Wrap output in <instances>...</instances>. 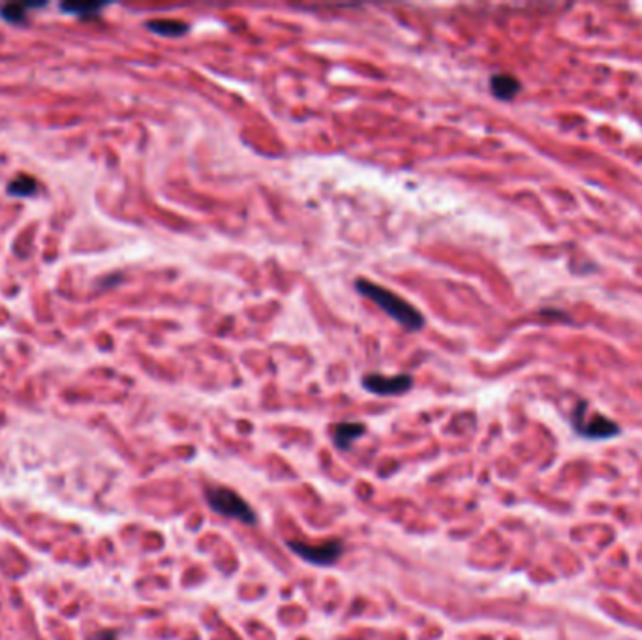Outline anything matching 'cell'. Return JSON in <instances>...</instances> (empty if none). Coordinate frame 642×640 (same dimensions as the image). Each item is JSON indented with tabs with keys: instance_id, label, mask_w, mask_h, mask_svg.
<instances>
[{
	"instance_id": "obj_9",
	"label": "cell",
	"mask_w": 642,
	"mask_h": 640,
	"mask_svg": "<svg viewBox=\"0 0 642 640\" xmlns=\"http://www.w3.org/2000/svg\"><path fill=\"white\" fill-rule=\"evenodd\" d=\"M8 192H10L12 196L17 197L34 196L38 192V182L36 179H32V177L21 175V177H17V179L12 180V182L8 185Z\"/></svg>"
},
{
	"instance_id": "obj_2",
	"label": "cell",
	"mask_w": 642,
	"mask_h": 640,
	"mask_svg": "<svg viewBox=\"0 0 642 640\" xmlns=\"http://www.w3.org/2000/svg\"><path fill=\"white\" fill-rule=\"evenodd\" d=\"M205 499L210 509L220 517L233 518L246 526L258 524V515L252 509V505L248 504L241 494L235 492L233 488L210 487L205 490Z\"/></svg>"
},
{
	"instance_id": "obj_10",
	"label": "cell",
	"mask_w": 642,
	"mask_h": 640,
	"mask_svg": "<svg viewBox=\"0 0 642 640\" xmlns=\"http://www.w3.org/2000/svg\"><path fill=\"white\" fill-rule=\"evenodd\" d=\"M32 6H40V4H8L2 10V17L6 21H12V23H17V21L25 19V12Z\"/></svg>"
},
{
	"instance_id": "obj_8",
	"label": "cell",
	"mask_w": 642,
	"mask_h": 640,
	"mask_svg": "<svg viewBox=\"0 0 642 640\" xmlns=\"http://www.w3.org/2000/svg\"><path fill=\"white\" fill-rule=\"evenodd\" d=\"M147 26L156 34L167 38H179L185 36L188 32V25L177 19H155V21H148Z\"/></svg>"
},
{
	"instance_id": "obj_4",
	"label": "cell",
	"mask_w": 642,
	"mask_h": 640,
	"mask_svg": "<svg viewBox=\"0 0 642 640\" xmlns=\"http://www.w3.org/2000/svg\"><path fill=\"white\" fill-rule=\"evenodd\" d=\"M586 412L588 404L586 402H581L579 406L574 407L573 417H571L574 430L579 432L581 436L588 437V439H606V437L620 434V426L614 421L606 419L605 415H599V413L588 417Z\"/></svg>"
},
{
	"instance_id": "obj_1",
	"label": "cell",
	"mask_w": 642,
	"mask_h": 640,
	"mask_svg": "<svg viewBox=\"0 0 642 640\" xmlns=\"http://www.w3.org/2000/svg\"><path fill=\"white\" fill-rule=\"evenodd\" d=\"M355 288H357L359 293H363L370 301L376 302L377 306L385 310L393 320H396L400 325L409 329V331H419L421 327L425 325V318H423L419 310L414 304L404 301L400 295H396L391 290H387V288L377 286V283L365 280V278H359L357 282H355Z\"/></svg>"
},
{
	"instance_id": "obj_3",
	"label": "cell",
	"mask_w": 642,
	"mask_h": 640,
	"mask_svg": "<svg viewBox=\"0 0 642 640\" xmlns=\"http://www.w3.org/2000/svg\"><path fill=\"white\" fill-rule=\"evenodd\" d=\"M285 547L291 552L299 556L301 560L308 561L310 565L318 567H331L342 558L344 554V543L340 539H331V541L321 543V545H308L303 541H285Z\"/></svg>"
},
{
	"instance_id": "obj_11",
	"label": "cell",
	"mask_w": 642,
	"mask_h": 640,
	"mask_svg": "<svg viewBox=\"0 0 642 640\" xmlns=\"http://www.w3.org/2000/svg\"><path fill=\"white\" fill-rule=\"evenodd\" d=\"M62 10L72 12L74 15H83V13H96L102 10V4H64Z\"/></svg>"
},
{
	"instance_id": "obj_6",
	"label": "cell",
	"mask_w": 642,
	"mask_h": 640,
	"mask_svg": "<svg viewBox=\"0 0 642 640\" xmlns=\"http://www.w3.org/2000/svg\"><path fill=\"white\" fill-rule=\"evenodd\" d=\"M366 426L363 423H338L333 426V444L336 449L347 451L359 437L365 436Z\"/></svg>"
},
{
	"instance_id": "obj_7",
	"label": "cell",
	"mask_w": 642,
	"mask_h": 640,
	"mask_svg": "<svg viewBox=\"0 0 642 640\" xmlns=\"http://www.w3.org/2000/svg\"><path fill=\"white\" fill-rule=\"evenodd\" d=\"M490 91L498 100H512L520 93V81L515 75L496 74L490 77Z\"/></svg>"
},
{
	"instance_id": "obj_5",
	"label": "cell",
	"mask_w": 642,
	"mask_h": 640,
	"mask_svg": "<svg viewBox=\"0 0 642 640\" xmlns=\"http://www.w3.org/2000/svg\"><path fill=\"white\" fill-rule=\"evenodd\" d=\"M412 385H414V377L409 374H398V376L368 374L363 377V387L379 396H398V394L408 393Z\"/></svg>"
}]
</instances>
